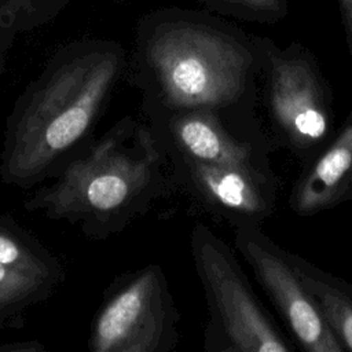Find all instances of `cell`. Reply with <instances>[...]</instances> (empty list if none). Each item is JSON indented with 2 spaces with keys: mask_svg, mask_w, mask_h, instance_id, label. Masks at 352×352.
Wrapping results in <instances>:
<instances>
[{
  "mask_svg": "<svg viewBox=\"0 0 352 352\" xmlns=\"http://www.w3.org/2000/svg\"><path fill=\"white\" fill-rule=\"evenodd\" d=\"M121 70L122 54L111 45H82L51 60L6 120L1 182L30 188L58 177L95 140Z\"/></svg>",
  "mask_w": 352,
  "mask_h": 352,
  "instance_id": "obj_1",
  "label": "cell"
},
{
  "mask_svg": "<svg viewBox=\"0 0 352 352\" xmlns=\"http://www.w3.org/2000/svg\"><path fill=\"white\" fill-rule=\"evenodd\" d=\"M176 187L146 121L122 117L54 182L25 202L28 212L78 226L95 241L120 234Z\"/></svg>",
  "mask_w": 352,
  "mask_h": 352,
  "instance_id": "obj_2",
  "label": "cell"
},
{
  "mask_svg": "<svg viewBox=\"0 0 352 352\" xmlns=\"http://www.w3.org/2000/svg\"><path fill=\"white\" fill-rule=\"evenodd\" d=\"M248 52L231 37L186 21L164 22L144 34L136 82L142 104L217 114L242 95Z\"/></svg>",
  "mask_w": 352,
  "mask_h": 352,
  "instance_id": "obj_3",
  "label": "cell"
},
{
  "mask_svg": "<svg viewBox=\"0 0 352 352\" xmlns=\"http://www.w3.org/2000/svg\"><path fill=\"white\" fill-rule=\"evenodd\" d=\"M191 253L210 309L206 351L285 352L290 346L260 308L221 239L205 224L191 231Z\"/></svg>",
  "mask_w": 352,
  "mask_h": 352,
  "instance_id": "obj_4",
  "label": "cell"
},
{
  "mask_svg": "<svg viewBox=\"0 0 352 352\" xmlns=\"http://www.w3.org/2000/svg\"><path fill=\"white\" fill-rule=\"evenodd\" d=\"M179 314L160 264L114 279L92 318L91 352H170L179 342Z\"/></svg>",
  "mask_w": 352,
  "mask_h": 352,
  "instance_id": "obj_5",
  "label": "cell"
},
{
  "mask_svg": "<svg viewBox=\"0 0 352 352\" xmlns=\"http://www.w3.org/2000/svg\"><path fill=\"white\" fill-rule=\"evenodd\" d=\"M236 245L304 349L311 352H340L344 349L297 272L285 260L242 230L238 232Z\"/></svg>",
  "mask_w": 352,
  "mask_h": 352,
  "instance_id": "obj_6",
  "label": "cell"
},
{
  "mask_svg": "<svg viewBox=\"0 0 352 352\" xmlns=\"http://www.w3.org/2000/svg\"><path fill=\"white\" fill-rule=\"evenodd\" d=\"M144 121L168 161L248 168L249 151L209 110H166L142 104Z\"/></svg>",
  "mask_w": 352,
  "mask_h": 352,
  "instance_id": "obj_7",
  "label": "cell"
},
{
  "mask_svg": "<svg viewBox=\"0 0 352 352\" xmlns=\"http://www.w3.org/2000/svg\"><path fill=\"white\" fill-rule=\"evenodd\" d=\"M271 106L276 121L297 142L312 143L327 133L329 117L316 78L301 60L274 63Z\"/></svg>",
  "mask_w": 352,
  "mask_h": 352,
  "instance_id": "obj_8",
  "label": "cell"
},
{
  "mask_svg": "<svg viewBox=\"0 0 352 352\" xmlns=\"http://www.w3.org/2000/svg\"><path fill=\"white\" fill-rule=\"evenodd\" d=\"M175 186L226 214L249 216L261 210L263 201L249 168L168 161Z\"/></svg>",
  "mask_w": 352,
  "mask_h": 352,
  "instance_id": "obj_9",
  "label": "cell"
},
{
  "mask_svg": "<svg viewBox=\"0 0 352 352\" xmlns=\"http://www.w3.org/2000/svg\"><path fill=\"white\" fill-rule=\"evenodd\" d=\"M352 180V125L346 126L301 183L296 205L312 212L327 205Z\"/></svg>",
  "mask_w": 352,
  "mask_h": 352,
  "instance_id": "obj_10",
  "label": "cell"
},
{
  "mask_svg": "<svg viewBox=\"0 0 352 352\" xmlns=\"http://www.w3.org/2000/svg\"><path fill=\"white\" fill-rule=\"evenodd\" d=\"M0 264L55 286L63 280L60 261L14 219L3 214H0Z\"/></svg>",
  "mask_w": 352,
  "mask_h": 352,
  "instance_id": "obj_11",
  "label": "cell"
},
{
  "mask_svg": "<svg viewBox=\"0 0 352 352\" xmlns=\"http://www.w3.org/2000/svg\"><path fill=\"white\" fill-rule=\"evenodd\" d=\"M304 287L344 348L352 351V300L338 289L296 267Z\"/></svg>",
  "mask_w": 352,
  "mask_h": 352,
  "instance_id": "obj_12",
  "label": "cell"
},
{
  "mask_svg": "<svg viewBox=\"0 0 352 352\" xmlns=\"http://www.w3.org/2000/svg\"><path fill=\"white\" fill-rule=\"evenodd\" d=\"M56 286L15 272L0 264V326L4 327L30 305L47 300Z\"/></svg>",
  "mask_w": 352,
  "mask_h": 352,
  "instance_id": "obj_13",
  "label": "cell"
},
{
  "mask_svg": "<svg viewBox=\"0 0 352 352\" xmlns=\"http://www.w3.org/2000/svg\"><path fill=\"white\" fill-rule=\"evenodd\" d=\"M234 3L246 6L260 11H275L279 7V0H231Z\"/></svg>",
  "mask_w": 352,
  "mask_h": 352,
  "instance_id": "obj_14",
  "label": "cell"
},
{
  "mask_svg": "<svg viewBox=\"0 0 352 352\" xmlns=\"http://www.w3.org/2000/svg\"><path fill=\"white\" fill-rule=\"evenodd\" d=\"M45 348L36 341H18L8 345H0V351L15 352V351H44Z\"/></svg>",
  "mask_w": 352,
  "mask_h": 352,
  "instance_id": "obj_15",
  "label": "cell"
},
{
  "mask_svg": "<svg viewBox=\"0 0 352 352\" xmlns=\"http://www.w3.org/2000/svg\"><path fill=\"white\" fill-rule=\"evenodd\" d=\"M341 8L349 36L352 37V0H341Z\"/></svg>",
  "mask_w": 352,
  "mask_h": 352,
  "instance_id": "obj_16",
  "label": "cell"
},
{
  "mask_svg": "<svg viewBox=\"0 0 352 352\" xmlns=\"http://www.w3.org/2000/svg\"><path fill=\"white\" fill-rule=\"evenodd\" d=\"M0 329H1V326H0Z\"/></svg>",
  "mask_w": 352,
  "mask_h": 352,
  "instance_id": "obj_17",
  "label": "cell"
}]
</instances>
